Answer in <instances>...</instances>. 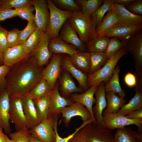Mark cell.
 Here are the masks:
<instances>
[{
    "mask_svg": "<svg viewBox=\"0 0 142 142\" xmlns=\"http://www.w3.org/2000/svg\"><path fill=\"white\" fill-rule=\"evenodd\" d=\"M40 67L31 55L11 67L6 77V89L9 97L28 93L42 79Z\"/></svg>",
    "mask_w": 142,
    "mask_h": 142,
    "instance_id": "cell-1",
    "label": "cell"
},
{
    "mask_svg": "<svg viewBox=\"0 0 142 142\" xmlns=\"http://www.w3.org/2000/svg\"><path fill=\"white\" fill-rule=\"evenodd\" d=\"M67 20L85 44L95 37L96 25L92 16L85 14L81 11H74Z\"/></svg>",
    "mask_w": 142,
    "mask_h": 142,
    "instance_id": "cell-2",
    "label": "cell"
},
{
    "mask_svg": "<svg viewBox=\"0 0 142 142\" xmlns=\"http://www.w3.org/2000/svg\"><path fill=\"white\" fill-rule=\"evenodd\" d=\"M128 53L125 47L121 48L110 58L100 69L94 73L88 74L87 85L89 88L93 85L98 86L102 82L106 84L111 78L118 62Z\"/></svg>",
    "mask_w": 142,
    "mask_h": 142,
    "instance_id": "cell-3",
    "label": "cell"
},
{
    "mask_svg": "<svg viewBox=\"0 0 142 142\" xmlns=\"http://www.w3.org/2000/svg\"><path fill=\"white\" fill-rule=\"evenodd\" d=\"M50 14L47 32L50 39L59 36L60 30L65 22L70 16L72 12L62 10L58 8L52 0H47Z\"/></svg>",
    "mask_w": 142,
    "mask_h": 142,
    "instance_id": "cell-4",
    "label": "cell"
},
{
    "mask_svg": "<svg viewBox=\"0 0 142 142\" xmlns=\"http://www.w3.org/2000/svg\"><path fill=\"white\" fill-rule=\"evenodd\" d=\"M112 130L92 122L79 131L84 135L87 142H115Z\"/></svg>",
    "mask_w": 142,
    "mask_h": 142,
    "instance_id": "cell-5",
    "label": "cell"
},
{
    "mask_svg": "<svg viewBox=\"0 0 142 142\" xmlns=\"http://www.w3.org/2000/svg\"><path fill=\"white\" fill-rule=\"evenodd\" d=\"M102 121L103 126L105 128L112 130L135 125L138 128L139 132H142V119H130L125 116L112 113L103 114Z\"/></svg>",
    "mask_w": 142,
    "mask_h": 142,
    "instance_id": "cell-6",
    "label": "cell"
},
{
    "mask_svg": "<svg viewBox=\"0 0 142 142\" xmlns=\"http://www.w3.org/2000/svg\"><path fill=\"white\" fill-rule=\"evenodd\" d=\"M22 97L20 95H13L9 97V120L14 124L16 131L27 126Z\"/></svg>",
    "mask_w": 142,
    "mask_h": 142,
    "instance_id": "cell-7",
    "label": "cell"
},
{
    "mask_svg": "<svg viewBox=\"0 0 142 142\" xmlns=\"http://www.w3.org/2000/svg\"><path fill=\"white\" fill-rule=\"evenodd\" d=\"M56 118H58L49 116L36 126L29 129L31 135L40 141L55 142V134L54 125Z\"/></svg>",
    "mask_w": 142,
    "mask_h": 142,
    "instance_id": "cell-8",
    "label": "cell"
},
{
    "mask_svg": "<svg viewBox=\"0 0 142 142\" xmlns=\"http://www.w3.org/2000/svg\"><path fill=\"white\" fill-rule=\"evenodd\" d=\"M62 56V54H53L49 63L42 71V79L47 82L52 90L61 74Z\"/></svg>",
    "mask_w": 142,
    "mask_h": 142,
    "instance_id": "cell-9",
    "label": "cell"
},
{
    "mask_svg": "<svg viewBox=\"0 0 142 142\" xmlns=\"http://www.w3.org/2000/svg\"><path fill=\"white\" fill-rule=\"evenodd\" d=\"M133 56L136 72L142 71V30L139 31L124 46Z\"/></svg>",
    "mask_w": 142,
    "mask_h": 142,
    "instance_id": "cell-10",
    "label": "cell"
},
{
    "mask_svg": "<svg viewBox=\"0 0 142 142\" xmlns=\"http://www.w3.org/2000/svg\"><path fill=\"white\" fill-rule=\"evenodd\" d=\"M61 119L59 121L60 124L62 121L65 126L68 127L71 119L75 116H80L84 122L91 118V115L88 109L83 105L75 102L70 105L64 108L62 110Z\"/></svg>",
    "mask_w": 142,
    "mask_h": 142,
    "instance_id": "cell-11",
    "label": "cell"
},
{
    "mask_svg": "<svg viewBox=\"0 0 142 142\" xmlns=\"http://www.w3.org/2000/svg\"><path fill=\"white\" fill-rule=\"evenodd\" d=\"M32 4L35 11L34 20L37 27L47 32L50 16L47 0H32Z\"/></svg>",
    "mask_w": 142,
    "mask_h": 142,
    "instance_id": "cell-12",
    "label": "cell"
},
{
    "mask_svg": "<svg viewBox=\"0 0 142 142\" xmlns=\"http://www.w3.org/2000/svg\"><path fill=\"white\" fill-rule=\"evenodd\" d=\"M59 37L65 43L74 46L79 52H88L86 44L80 40L67 20L62 27Z\"/></svg>",
    "mask_w": 142,
    "mask_h": 142,
    "instance_id": "cell-13",
    "label": "cell"
},
{
    "mask_svg": "<svg viewBox=\"0 0 142 142\" xmlns=\"http://www.w3.org/2000/svg\"><path fill=\"white\" fill-rule=\"evenodd\" d=\"M3 52V64L9 67L24 60L31 55L26 52L22 43L8 47Z\"/></svg>",
    "mask_w": 142,
    "mask_h": 142,
    "instance_id": "cell-14",
    "label": "cell"
},
{
    "mask_svg": "<svg viewBox=\"0 0 142 142\" xmlns=\"http://www.w3.org/2000/svg\"><path fill=\"white\" fill-rule=\"evenodd\" d=\"M59 84L56 83L50 93V108L49 116L59 118L63 109L69 106L74 102L70 99L62 96L59 91Z\"/></svg>",
    "mask_w": 142,
    "mask_h": 142,
    "instance_id": "cell-15",
    "label": "cell"
},
{
    "mask_svg": "<svg viewBox=\"0 0 142 142\" xmlns=\"http://www.w3.org/2000/svg\"><path fill=\"white\" fill-rule=\"evenodd\" d=\"M49 36L47 32H43L40 40L38 44L31 54L36 59L38 65L42 67L51 59L53 53L48 48Z\"/></svg>",
    "mask_w": 142,
    "mask_h": 142,
    "instance_id": "cell-16",
    "label": "cell"
},
{
    "mask_svg": "<svg viewBox=\"0 0 142 142\" xmlns=\"http://www.w3.org/2000/svg\"><path fill=\"white\" fill-rule=\"evenodd\" d=\"M104 84L103 82H101L95 92V105L92 109L93 114L96 122V124L103 128V113L107 105Z\"/></svg>",
    "mask_w": 142,
    "mask_h": 142,
    "instance_id": "cell-17",
    "label": "cell"
},
{
    "mask_svg": "<svg viewBox=\"0 0 142 142\" xmlns=\"http://www.w3.org/2000/svg\"><path fill=\"white\" fill-rule=\"evenodd\" d=\"M142 28V25L127 26L118 25L109 30L103 36L116 38L122 42L124 46L128 40Z\"/></svg>",
    "mask_w": 142,
    "mask_h": 142,
    "instance_id": "cell-18",
    "label": "cell"
},
{
    "mask_svg": "<svg viewBox=\"0 0 142 142\" xmlns=\"http://www.w3.org/2000/svg\"><path fill=\"white\" fill-rule=\"evenodd\" d=\"M61 65L62 68L75 79L79 84V87L83 91H86L89 89L87 85L88 74L83 73L73 65L69 56L62 54Z\"/></svg>",
    "mask_w": 142,
    "mask_h": 142,
    "instance_id": "cell-19",
    "label": "cell"
},
{
    "mask_svg": "<svg viewBox=\"0 0 142 142\" xmlns=\"http://www.w3.org/2000/svg\"><path fill=\"white\" fill-rule=\"evenodd\" d=\"M113 9L119 17L118 25L127 26L142 25V16L133 14L128 10L124 6L114 3Z\"/></svg>",
    "mask_w": 142,
    "mask_h": 142,
    "instance_id": "cell-20",
    "label": "cell"
},
{
    "mask_svg": "<svg viewBox=\"0 0 142 142\" xmlns=\"http://www.w3.org/2000/svg\"><path fill=\"white\" fill-rule=\"evenodd\" d=\"M9 96L6 89L0 93V126L7 134L11 133L9 123Z\"/></svg>",
    "mask_w": 142,
    "mask_h": 142,
    "instance_id": "cell-21",
    "label": "cell"
},
{
    "mask_svg": "<svg viewBox=\"0 0 142 142\" xmlns=\"http://www.w3.org/2000/svg\"><path fill=\"white\" fill-rule=\"evenodd\" d=\"M22 101L27 122L26 127L30 129L41 121L38 116L33 100L27 94L22 96Z\"/></svg>",
    "mask_w": 142,
    "mask_h": 142,
    "instance_id": "cell-22",
    "label": "cell"
},
{
    "mask_svg": "<svg viewBox=\"0 0 142 142\" xmlns=\"http://www.w3.org/2000/svg\"><path fill=\"white\" fill-rule=\"evenodd\" d=\"M98 86L96 85L92 86L83 93H73L70 96V99L73 102L79 103L88 109L91 115L93 122L95 123H96V122L93 114V105L95 103V98L94 96Z\"/></svg>",
    "mask_w": 142,
    "mask_h": 142,
    "instance_id": "cell-23",
    "label": "cell"
},
{
    "mask_svg": "<svg viewBox=\"0 0 142 142\" xmlns=\"http://www.w3.org/2000/svg\"><path fill=\"white\" fill-rule=\"evenodd\" d=\"M60 95L67 99H70L71 94L80 93L83 91L76 85L70 74L67 71L61 73L59 78Z\"/></svg>",
    "mask_w": 142,
    "mask_h": 142,
    "instance_id": "cell-24",
    "label": "cell"
},
{
    "mask_svg": "<svg viewBox=\"0 0 142 142\" xmlns=\"http://www.w3.org/2000/svg\"><path fill=\"white\" fill-rule=\"evenodd\" d=\"M119 21V16L115 11L112 9L108 11L96 28L95 37L103 36L109 30L118 25Z\"/></svg>",
    "mask_w": 142,
    "mask_h": 142,
    "instance_id": "cell-25",
    "label": "cell"
},
{
    "mask_svg": "<svg viewBox=\"0 0 142 142\" xmlns=\"http://www.w3.org/2000/svg\"><path fill=\"white\" fill-rule=\"evenodd\" d=\"M48 48L53 54H65L69 56L79 52L75 47L65 43L59 36L50 39Z\"/></svg>",
    "mask_w": 142,
    "mask_h": 142,
    "instance_id": "cell-26",
    "label": "cell"
},
{
    "mask_svg": "<svg viewBox=\"0 0 142 142\" xmlns=\"http://www.w3.org/2000/svg\"><path fill=\"white\" fill-rule=\"evenodd\" d=\"M135 91L133 97L128 103L122 106L116 114L125 116L131 111L142 109V87H136Z\"/></svg>",
    "mask_w": 142,
    "mask_h": 142,
    "instance_id": "cell-27",
    "label": "cell"
},
{
    "mask_svg": "<svg viewBox=\"0 0 142 142\" xmlns=\"http://www.w3.org/2000/svg\"><path fill=\"white\" fill-rule=\"evenodd\" d=\"M69 57L74 67L83 73L88 74L90 65V53L78 52Z\"/></svg>",
    "mask_w": 142,
    "mask_h": 142,
    "instance_id": "cell-28",
    "label": "cell"
},
{
    "mask_svg": "<svg viewBox=\"0 0 142 142\" xmlns=\"http://www.w3.org/2000/svg\"><path fill=\"white\" fill-rule=\"evenodd\" d=\"M33 100L38 116L41 121L47 119L50 110V93Z\"/></svg>",
    "mask_w": 142,
    "mask_h": 142,
    "instance_id": "cell-29",
    "label": "cell"
},
{
    "mask_svg": "<svg viewBox=\"0 0 142 142\" xmlns=\"http://www.w3.org/2000/svg\"><path fill=\"white\" fill-rule=\"evenodd\" d=\"M106 97L107 99L106 107L103 110V115L117 113L126 102L124 98L118 96L112 92L106 93Z\"/></svg>",
    "mask_w": 142,
    "mask_h": 142,
    "instance_id": "cell-30",
    "label": "cell"
},
{
    "mask_svg": "<svg viewBox=\"0 0 142 142\" xmlns=\"http://www.w3.org/2000/svg\"><path fill=\"white\" fill-rule=\"evenodd\" d=\"M117 129L114 135L115 142H138L137 139L142 133L126 127Z\"/></svg>",
    "mask_w": 142,
    "mask_h": 142,
    "instance_id": "cell-31",
    "label": "cell"
},
{
    "mask_svg": "<svg viewBox=\"0 0 142 142\" xmlns=\"http://www.w3.org/2000/svg\"><path fill=\"white\" fill-rule=\"evenodd\" d=\"M120 69L118 66L115 68L113 74L110 80L105 85L106 93L112 92L119 94L120 97L124 98L125 94L124 90L120 85L119 78Z\"/></svg>",
    "mask_w": 142,
    "mask_h": 142,
    "instance_id": "cell-32",
    "label": "cell"
},
{
    "mask_svg": "<svg viewBox=\"0 0 142 142\" xmlns=\"http://www.w3.org/2000/svg\"><path fill=\"white\" fill-rule=\"evenodd\" d=\"M90 65L88 74H92L97 71L109 59L105 52H91L90 53Z\"/></svg>",
    "mask_w": 142,
    "mask_h": 142,
    "instance_id": "cell-33",
    "label": "cell"
},
{
    "mask_svg": "<svg viewBox=\"0 0 142 142\" xmlns=\"http://www.w3.org/2000/svg\"><path fill=\"white\" fill-rule=\"evenodd\" d=\"M110 39L105 36L95 38L86 44L88 52H105Z\"/></svg>",
    "mask_w": 142,
    "mask_h": 142,
    "instance_id": "cell-34",
    "label": "cell"
},
{
    "mask_svg": "<svg viewBox=\"0 0 142 142\" xmlns=\"http://www.w3.org/2000/svg\"><path fill=\"white\" fill-rule=\"evenodd\" d=\"M51 90L47 82L42 79L27 94L34 100L50 93Z\"/></svg>",
    "mask_w": 142,
    "mask_h": 142,
    "instance_id": "cell-35",
    "label": "cell"
},
{
    "mask_svg": "<svg viewBox=\"0 0 142 142\" xmlns=\"http://www.w3.org/2000/svg\"><path fill=\"white\" fill-rule=\"evenodd\" d=\"M43 32L37 27L32 34L23 43L24 48L28 53L31 54L39 43Z\"/></svg>",
    "mask_w": 142,
    "mask_h": 142,
    "instance_id": "cell-36",
    "label": "cell"
},
{
    "mask_svg": "<svg viewBox=\"0 0 142 142\" xmlns=\"http://www.w3.org/2000/svg\"><path fill=\"white\" fill-rule=\"evenodd\" d=\"M104 0H79L76 1L82 6L81 12L85 14L92 16L103 3Z\"/></svg>",
    "mask_w": 142,
    "mask_h": 142,
    "instance_id": "cell-37",
    "label": "cell"
},
{
    "mask_svg": "<svg viewBox=\"0 0 142 142\" xmlns=\"http://www.w3.org/2000/svg\"><path fill=\"white\" fill-rule=\"evenodd\" d=\"M114 3L112 0H104L102 4L92 15L96 26L102 21L109 11L113 9Z\"/></svg>",
    "mask_w": 142,
    "mask_h": 142,
    "instance_id": "cell-38",
    "label": "cell"
},
{
    "mask_svg": "<svg viewBox=\"0 0 142 142\" xmlns=\"http://www.w3.org/2000/svg\"><path fill=\"white\" fill-rule=\"evenodd\" d=\"M55 5L59 9L64 11L73 12L81 11V8L74 0H52Z\"/></svg>",
    "mask_w": 142,
    "mask_h": 142,
    "instance_id": "cell-39",
    "label": "cell"
},
{
    "mask_svg": "<svg viewBox=\"0 0 142 142\" xmlns=\"http://www.w3.org/2000/svg\"><path fill=\"white\" fill-rule=\"evenodd\" d=\"M11 139L14 142H30L31 134L30 130L25 126L9 134Z\"/></svg>",
    "mask_w": 142,
    "mask_h": 142,
    "instance_id": "cell-40",
    "label": "cell"
},
{
    "mask_svg": "<svg viewBox=\"0 0 142 142\" xmlns=\"http://www.w3.org/2000/svg\"><path fill=\"white\" fill-rule=\"evenodd\" d=\"M124 46L122 42L115 38H111L105 52L108 59L112 57L121 48Z\"/></svg>",
    "mask_w": 142,
    "mask_h": 142,
    "instance_id": "cell-41",
    "label": "cell"
},
{
    "mask_svg": "<svg viewBox=\"0 0 142 142\" xmlns=\"http://www.w3.org/2000/svg\"><path fill=\"white\" fill-rule=\"evenodd\" d=\"M32 0H0V6L14 9L32 5Z\"/></svg>",
    "mask_w": 142,
    "mask_h": 142,
    "instance_id": "cell-42",
    "label": "cell"
},
{
    "mask_svg": "<svg viewBox=\"0 0 142 142\" xmlns=\"http://www.w3.org/2000/svg\"><path fill=\"white\" fill-rule=\"evenodd\" d=\"M37 27L34 20L28 21L25 28L21 31L17 44L24 43Z\"/></svg>",
    "mask_w": 142,
    "mask_h": 142,
    "instance_id": "cell-43",
    "label": "cell"
},
{
    "mask_svg": "<svg viewBox=\"0 0 142 142\" xmlns=\"http://www.w3.org/2000/svg\"><path fill=\"white\" fill-rule=\"evenodd\" d=\"M14 9L17 16H19L22 19H25L28 22L34 19V14L33 12L35 9L33 5Z\"/></svg>",
    "mask_w": 142,
    "mask_h": 142,
    "instance_id": "cell-44",
    "label": "cell"
},
{
    "mask_svg": "<svg viewBox=\"0 0 142 142\" xmlns=\"http://www.w3.org/2000/svg\"><path fill=\"white\" fill-rule=\"evenodd\" d=\"M58 118H56L55 119L54 125V129L55 134V142H68V140L72 138L73 135L84 126L89 123L93 122L91 118L89 119L86 121L83 122V123L78 128L75 129V131L70 135L64 138H62L59 135L57 130L58 120Z\"/></svg>",
    "mask_w": 142,
    "mask_h": 142,
    "instance_id": "cell-45",
    "label": "cell"
},
{
    "mask_svg": "<svg viewBox=\"0 0 142 142\" xmlns=\"http://www.w3.org/2000/svg\"><path fill=\"white\" fill-rule=\"evenodd\" d=\"M21 31L17 28H14L8 31L7 36L8 47H11L17 45Z\"/></svg>",
    "mask_w": 142,
    "mask_h": 142,
    "instance_id": "cell-46",
    "label": "cell"
},
{
    "mask_svg": "<svg viewBox=\"0 0 142 142\" xmlns=\"http://www.w3.org/2000/svg\"><path fill=\"white\" fill-rule=\"evenodd\" d=\"M11 68L4 64L0 65V90L2 91L6 88V77Z\"/></svg>",
    "mask_w": 142,
    "mask_h": 142,
    "instance_id": "cell-47",
    "label": "cell"
},
{
    "mask_svg": "<svg viewBox=\"0 0 142 142\" xmlns=\"http://www.w3.org/2000/svg\"><path fill=\"white\" fill-rule=\"evenodd\" d=\"M17 16L14 9L0 6V22Z\"/></svg>",
    "mask_w": 142,
    "mask_h": 142,
    "instance_id": "cell-48",
    "label": "cell"
},
{
    "mask_svg": "<svg viewBox=\"0 0 142 142\" xmlns=\"http://www.w3.org/2000/svg\"><path fill=\"white\" fill-rule=\"evenodd\" d=\"M125 7L134 14L140 16L142 15V0H136L135 2Z\"/></svg>",
    "mask_w": 142,
    "mask_h": 142,
    "instance_id": "cell-49",
    "label": "cell"
},
{
    "mask_svg": "<svg viewBox=\"0 0 142 142\" xmlns=\"http://www.w3.org/2000/svg\"><path fill=\"white\" fill-rule=\"evenodd\" d=\"M8 31L0 25V47L3 51L8 47L7 36Z\"/></svg>",
    "mask_w": 142,
    "mask_h": 142,
    "instance_id": "cell-50",
    "label": "cell"
},
{
    "mask_svg": "<svg viewBox=\"0 0 142 142\" xmlns=\"http://www.w3.org/2000/svg\"><path fill=\"white\" fill-rule=\"evenodd\" d=\"M124 80V82L128 87L131 88L135 86L136 84V78L135 75L128 72L125 75Z\"/></svg>",
    "mask_w": 142,
    "mask_h": 142,
    "instance_id": "cell-51",
    "label": "cell"
},
{
    "mask_svg": "<svg viewBox=\"0 0 142 142\" xmlns=\"http://www.w3.org/2000/svg\"><path fill=\"white\" fill-rule=\"evenodd\" d=\"M68 142H87L83 134L79 131L77 132Z\"/></svg>",
    "mask_w": 142,
    "mask_h": 142,
    "instance_id": "cell-52",
    "label": "cell"
},
{
    "mask_svg": "<svg viewBox=\"0 0 142 142\" xmlns=\"http://www.w3.org/2000/svg\"><path fill=\"white\" fill-rule=\"evenodd\" d=\"M125 116L131 119H142V109L131 111Z\"/></svg>",
    "mask_w": 142,
    "mask_h": 142,
    "instance_id": "cell-53",
    "label": "cell"
},
{
    "mask_svg": "<svg viewBox=\"0 0 142 142\" xmlns=\"http://www.w3.org/2000/svg\"><path fill=\"white\" fill-rule=\"evenodd\" d=\"M136 0H112L113 3L122 5L125 7L135 2Z\"/></svg>",
    "mask_w": 142,
    "mask_h": 142,
    "instance_id": "cell-54",
    "label": "cell"
},
{
    "mask_svg": "<svg viewBox=\"0 0 142 142\" xmlns=\"http://www.w3.org/2000/svg\"><path fill=\"white\" fill-rule=\"evenodd\" d=\"M2 128L0 126V142H8L9 139L3 132Z\"/></svg>",
    "mask_w": 142,
    "mask_h": 142,
    "instance_id": "cell-55",
    "label": "cell"
},
{
    "mask_svg": "<svg viewBox=\"0 0 142 142\" xmlns=\"http://www.w3.org/2000/svg\"><path fill=\"white\" fill-rule=\"evenodd\" d=\"M30 142H47L40 140L36 138L31 135L30 139Z\"/></svg>",
    "mask_w": 142,
    "mask_h": 142,
    "instance_id": "cell-56",
    "label": "cell"
},
{
    "mask_svg": "<svg viewBox=\"0 0 142 142\" xmlns=\"http://www.w3.org/2000/svg\"><path fill=\"white\" fill-rule=\"evenodd\" d=\"M3 51L0 47V65L3 64Z\"/></svg>",
    "mask_w": 142,
    "mask_h": 142,
    "instance_id": "cell-57",
    "label": "cell"
},
{
    "mask_svg": "<svg viewBox=\"0 0 142 142\" xmlns=\"http://www.w3.org/2000/svg\"><path fill=\"white\" fill-rule=\"evenodd\" d=\"M8 142H14L12 140H11V139H9Z\"/></svg>",
    "mask_w": 142,
    "mask_h": 142,
    "instance_id": "cell-58",
    "label": "cell"
},
{
    "mask_svg": "<svg viewBox=\"0 0 142 142\" xmlns=\"http://www.w3.org/2000/svg\"><path fill=\"white\" fill-rule=\"evenodd\" d=\"M2 91H1V90H0V93H1V92H2Z\"/></svg>",
    "mask_w": 142,
    "mask_h": 142,
    "instance_id": "cell-59",
    "label": "cell"
}]
</instances>
